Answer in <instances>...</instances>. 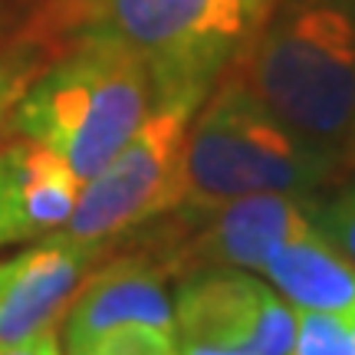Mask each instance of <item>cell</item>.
I'll return each mask as SVG.
<instances>
[{"label":"cell","instance_id":"obj_8","mask_svg":"<svg viewBox=\"0 0 355 355\" xmlns=\"http://www.w3.org/2000/svg\"><path fill=\"white\" fill-rule=\"evenodd\" d=\"M109 247L73 241L53 230L46 241L26 254L0 263V345L26 343L40 332L56 329L66 306L79 290L92 263H99Z\"/></svg>","mask_w":355,"mask_h":355},{"label":"cell","instance_id":"obj_6","mask_svg":"<svg viewBox=\"0 0 355 355\" xmlns=\"http://www.w3.org/2000/svg\"><path fill=\"white\" fill-rule=\"evenodd\" d=\"M178 355H290L296 306L250 270L184 273L175 293Z\"/></svg>","mask_w":355,"mask_h":355},{"label":"cell","instance_id":"obj_4","mask_svg":"<svg viewBox=\"0 0 355 355\" xmlns=\"http://www.w3.org/2000/svg\"><path fill=\"white\" fill-rule=\"evenodd\" d=\"M155 105V83L141 56L115 43H73L30 79L10 112V128L66 158L89 181L125 145Z\"/></svg>","mask_w":355,"mask_h":355},{"label":"cell","instance_id":"obj_16","mask_svg":"<svg viewBox=\"0 0 355 355\" xmlns=\"http://www.w3.org/2000/svg\"><path fill=\"white\" fill-rule=\"evenodd\" d=\"M17 241H30L26 237V227L20 220V211L13 204V191H10V178H7V168L0 162V247Z\"/></svg>","mask_w":355,"mask_h":355},{"label":"cell","instance_id":"obj_18","mask_svg":"<svg viewBox=\"0 0 355 355\" xmlns=\"http://www.w3.org/2000/svg\"><path fill=\"white\" fill-rule=\"evenodd\" d=\"M46 355H63V349H60V339H56V336H53L50 345H46Z\"/></svg>","mask_w":355,"mask_h":355},{"label":"cell","instance_id":"obj_14","mask_svg":"<svg viewBox=\"0 0 355 355\" xmlns=\"http://www.w3.org/2000/svg\"><path fill=\"white\" fill-rule=\"evenodd\" d=\"M316 227L355 263V184L339 188L332 198H319Z\"/></svg>","mask_w":355,"mask_h":355},{"label":"cell","instance_id":"obj_12","mask_svg":"<svg viewBox=\"0 0 355 355\" xmlns=\"http://www.w3.org/2000/svg\"><path fill=\"white\" fill-rule=\"evenodd\" d=\"M69 355H178V336L148 322H122L69 349Z\"/></svg>","mask_w":355,"mask_h":355},{"label":"cell","instance_id":"obj_2","mask_svg":"<svg viewBox=\"0 0 355 355\" xmlns=\"http://www.w3.org/2000/svg\"><path fill=\"white\" fill-rule=\"evenodd\" d=\"M230 73L296 135L349 165L355 0H277Z\"/></svg>","mask_w":355,"mask_h":355},{"label":"cell","instance_id":"obj_15","mask_svg":"<svg viewBox=\"0 0 355 355\" xmlns=\"http://www.w3.org/2000/svg\"><path fill=\"white\" fill-rule=\"evenodd\" d=\"M30 86V60L20 56H0V125L13 112L17 99Z\"/></svg>","mask_w":355,"mask_h":355},{"label":"cell","instance_id":"obj_1","mask_svg":"<svg viewBox=\"0 0 355 355\" xmlns=\"http://www.w3.org/2000/svg\"><path fill=\"white\" fill-rule=\"evenodd\" d=\"M277 0H43L26 40L115 43L145 60L155 96L201 92L230 69Z\"/></svg>","mask_w":355,"mask_h":355},{"label":"cell","instance_id":"obj_17","mask_svg":"<svg viewBox=\"0 0 355 355\" xmlns=\"http://www.w3.org/2000/svg\"><path fill=\"white\" fill-rule=\"evenodd\" d=\"M53 336H56V329H46L40 336H33V339H26V343L0 345V355H46V345H50Z\"/></svg>","mask_w":355,"mask_h":355},{"label":"cell","instance_id":"obj_5","mask_svg":"<svg viewBox=\"0 0 355 355\" xmlns=\"http://www.w3.org/2000/svg\"><path fill=\"white\" fill-rule=\"evenodd\" d=\"M204 99L201 92L155 96L139 132L83 181L76 207L60 230L73 241L112 247L128 230L175 211L181 201L184 145Z\"/></svg>","mask_w":355,"mask_h":355},{"label":"cell","instance_id":"obj_11","mask_svg":"<svg viewBox=\"0 0 355 355\" xmlns=\"http://www.w3.org/2000/svg\"><path fill=\"white\" fill-rule=\"evenodd\" d=\"M0 162L10 178L13 204L20 211L26 237L53 234L63 227L83 188L79 175L66 165V158L20 135V141L0 152Z\"/></svg>","mask_w":355,"mask_h":355},{"label":"cell","instance_id":"obj_10","mask_svg":"<svg viewBox=\"0 0 355 355\" xmlns=\"http://www.w3.org/2000/svg\"><path fill=\"white\" fill-rule=\"evenodd\" d=\"M260 277L296 309L352 313L355 309V263L329 243L319 227L279 243L263 263Z\"/></svg>","mask_w":355,"mask_h":355},{"label":"cell","instance_id":"obj_19","mask_svg":"<svg viewBox=\"0 0 355 355\" xmlns=\"http://www.w3.org/2000/svg\"><path fill=\"white\" fill-rule=\"evenodd\" d=\"M345 326H349V332H352V339H355V309H352V313H345Z\"/></svg>","mask_w":355,"mask_h":355},{"label":"cell","instance_id":"obj_7","mask_svg":"<svg viewBox=\"0 0 355 355\" xmlns=\"http://www.w3.org/2000/svg\"><path fill=\"white\" fill-rule=\"evenodd\" d=\"M319 194H286V191H266V194H243L201 211V214H178L181 241L162 254L158 263L175 273H194L211 266H234L260 273L270 254L279 243L303 230L316 227Z\"/></svg>","mask_w":355,"mask_h":355},{"label":"cell","instance_id":"obj_20","mask_svg":"<svg viewBox=\"0 0 355 355\" xmlns=\"http://www.w3.org/2000/svg\"><path fill=\"white\" fill-rule=\"evenodd\" d=\"M349 165H355V135H352V141H349Z\"/></svg>","mask_w":355,"mask_h":355},{"label":"cell","instance_id":"obj_13","mask_svg":"<svg viewBox=\"0 0 355 355\" xmlns=\"http://www.w3.org/2000/svg\"><path fill=\"white\" fill-rule=\"evenodd\" d=\"M290 355H355V339L339 313L296 309V339Z\"/></svg>","mask_w":355,"mask_h":355},{"label":"cell","instance_id":"obj_3","mask_svg":"<svg viewBox=\"0 0 355 355\" xmlns=\"http://www.w3.org/2000/svg\"><path fill=\"white\" fill-rule=\"evenodd\" d=\"M345 168L343 158L296 135L234 73L194 112L175 211L201 214L243 194H316Z\"/></svg>","mask_w":355,"mask_h":355},{"label":"cell","instance_id":"obj_9","mask_svg":"<svg viewBox=\"0 0 355 355\" xmlns=\"http://www.w3.org/2000/svg\"><path fill=\"white\" fill-rule=\"evenodd\" d=\"M122 322L175 329V306L165 290V266L152 257H119L79 283L66 306V352Z\"/></svg>","mask_w":355,"mask_h":355}]
</instances>
